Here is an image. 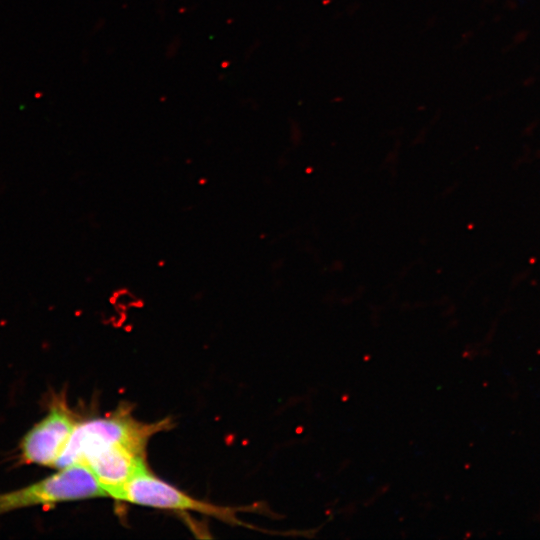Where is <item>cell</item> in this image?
Listing matches in <instances>:
<instances>
[{"label":"cell","mask_w":540,"mask_h":540,"mask_svg":"<svg viewBox=\"0 0 540 540\" xmlns=\"http://www.w3.org/2000/svg\"><path fill=\"white\" fill-rule=\"evenodd\" d=\"M108 497L89 468L73 464L17 490L0 493V516L18 509Z\"/></svg>","instance_id":"7a4b0ae2"},{"label":"cell","mask_w":540,"mask_h":540,"mask_svg":"<svg viewBox=\"0 0 540 540\" xmlns=\"http://www.w3.org/2000/svg\"><path fill=\"white\" fill-rule=\"evenodd\" d=\"M119 501L158 509L191 511L231 521V509L190 496L152 474L148 467L125 486Z\"/></svg>","instance_id":"277c9868"},{"label":"cell","mask_w":540,"mask_h":540,"mask_svg":"<svg viewBox=\"0 0 540 540\" xmlns=\"http://www.w3.org/2000/svg\"><path fill=\"white\" fill-rule=\"evenodd\" d=\"M165 428L167 420L146 423L125 410L79 421L55 468L77 464L86 452L104 445L125 444L146 452L149 440Z\"/></svg>","instance_id":"6da1fadb"},{"label":"cell","mask_w":540,"mask_h":540,"mask_svg":"<svg viewBox=\"0 0 540 540\" xmlns=\"http://www.w3.org/2000/svg\"><path fill=\"white\" fill-rule=\"evenodd\" d=\"M78 422L66 402L56 398L46 415L22 438L21 462L55 468Z\"/></svg>","instance_id":"3957f363"}]
</instances>
